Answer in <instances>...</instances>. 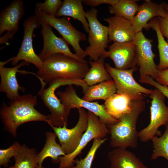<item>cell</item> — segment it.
Masks as SVG:
<instances>
[{
  "label": "cell",
  "mask_w": 168,
  "mask_h": 168,
  "mask_svg": "<svg viewBox=\"0 0 168 168\" xmlns=\"http://www.w3.org/2000/svg\"><path fill=\"white\" fill-rule=\"evenodd\" d=\"M37 104L36 96L26 94L11 100L9 105L3 102L0 110V116L5 129L14 137L21 125L28 122L39 121L48 123L47 115L40 113L35 107Z\"/></svg>",
  "instance_id": "cell-1"
},
{
  "label": "cell",
  "mask_w": 168,
  "mask_h": 168,
  "mask_svg": "<svg viewBox=\"0 0 168 168\" xmlns=\"http://www.w3.org/2000/svg\"><path fill=\"white\" fill-rule=\"evenodd\" d=\"M89 69L86 60L80 61L68 55L58 53L43 61L37 75L40 82L48 83L58 79L82 80Z\"/></svg>",
  "instance_id": "cell-2"
},
{
  "label": "cell",
  "mask_w": 168,
  "mask_h": 168,
  "mask_svg": "<svg viewBox=\"0 0 168 168\" xmlns=\"http://www.w3.org/2000/svg\"><path fill=\"white\" fill-rule=\"evenodd\" d=\"M131 110L124 114L114 123L108 126L110 134V145L115 148H136L138 146L139 132L137 122L140 114L144 111L143 100H132Z\"/></svg>",
  "instance_id": "cell-3"
},
{
  "label": "cell",
  "mask_w": 168,
  "mask_h": 168,
  "mask_svg": "<svg viewBox=\"0 0 168 168\" xmlns=\"http://www.w3.org/2000/svg\"><path fill=\"white\" fill-rule=\"evenodd\" d=\"M49 86L45 88L46 83L41 84V88L38 95L44 104L49 109L50 114L47 115L48 124L50 126H67L70 112L65 108L59 98L55 94L56 90L60 86L75 85L84 88L86 83L82 80H54L49 83Z\"/></svg>",
  "instance_id": "cell-4"
},
{
  "label": "cell",
  "mask_w": 168,
  "mask_h": 168,
  "mask_svg": "<svg viewBox=\"0 0 168 168\" xmlns=\"http://www.w3.org/2000/svg\"><path fill=\"white\" fill-rule=\"evenodd\" d=\"M98 11L94 7L86 12V16L89 26L88 40L89 45L85 49L90 61H95L99 58L105 59L109 57L108 51L110 42L108 27L100 22L98 20Z\"/></svg>",
  "instance_id": "cell-5"
},
{
  "label": "cell",
  "mask_w": 168,
  "mask_h": 168,
  "mask_svg": "<svg viewBox=\"0 0 168 168\" xmlns=\"http://www.w3.org/2000/svg\"><path fill=\"white\" fill-rule=\"evenodd\" d=\"M35 13L39 22L46 23L56 30L63 39L72 47L77 55L84 59L87 56L85 50L80 45V42L86 40V36L72 25L69 18L66 17L58 18L36 8Z\"/></svg>",
  "instance_id": "cell-6"
},
{
  "label": "cell",
  "mask_w": 168,
  "mask_h": 168,
  "mask_svg": "<svg viewBox=\"0 0 168 168\" xmlns=\"http://www.w3.org/2000/svg\"><path fill=\"white\" fill-rule=\"evenodd\" d=\"M105 68L114 81L117 93L126 95L132 100H143V94L150 96L153 90L145 88L138 83L133 76L136 66L127 70H119L105 63Z\"/></svg>",
  "instance_id": "cell-7"
},
{
  "label": "cell",
  "mask_w": 168,
  "mask_h": 168,
  "mask_svg": "<svg viewBox=\"0 0 168 168\" xmlns=\"http://www.w3.org/2000/svg\"><path fill=\"white\" fill-rule=\"evenodd\" d=\"M149 96L152 99L150 122L147 127L139 132L138 138L143 142L151 140L156 135L161 136L158 128L168 123V107L165 103V96L156 88Z\"/></svg>",
  "instance_id": "cell-8"
},
{
  "label": "cell",
  "mask_w": 168,
  "mask_h": 168,
  "mask_svg": "<svg viewBox=\"0 0 168 168\" xmlns=\"http://www.w3.org/2000/svg\"><path fill=\"white\" fill-rule=\"evenodd\" d=\"M88 126L83 134L80 143L75 150L71 153L59 158V168H68L73 166L75 158L79 155L88 142L97 138H104L109 133L107 125L99 117L87 111Z\"/></svg>",
  "instance_id": "cell-9"
},
{
  "label": "cell",
  "mask_w": 168,
  "mask_h": 168,
  "mask_svg": "<svg viewBox=\"0 0 168 168\" xmlns=\"http://www.w3.org/2000/svg\"><path fill=\"white\" fill-rule=\"evenodd\" d=\"M56 94L66 109L70 112L73 109H86L98 116L107 126L118 120L108 114L104 105H101L98 102L87 101L79 97L72 85H68L64 91H58Z\"/></svg>",
  "instance_id": "cell-10"
},
{
  "label": "cell",
  "mask_w": 168,
  "mask_h": 168,
  "mask_svg": "<svg viewBox=\"0 0 168 168\" xmlns=\"http://www.w3.org/2000/svg\"><path fill=\"white\" fill-rule=\"evenodd\" d=\"M77 109L78 120L73 128H68L66 126H50L58 138L60 145L66 154L72 153L77 148L88 126L87 112L82 108Z\"/></svg>",
  "instance_id": "cell-11"
},
{
  "label": "cell",
  "mask_w": 168,
  "mask_h": 168,
  "mask_svg": "<svg viewBox=\"0 0 168 168\" xmlns=\"http://www.w3.org/2000/svg\"><path fill=\"white\" fill-rule=\"evenodd\" d=\"M24 35L21 46L16 55L12 58L11 64L15 66L21 60L34 65L38 70L42 68L43 62L35 52L32 37L34 30L41 25L35 15L29 16L23 23Z\"/></svg>",
  "instance_id": "cell-12"
},
{
  "label": "cell",
  "mask_w": 168,
  "mask_h": 168,
  "mask_svg": "<svg viewBox=\"0 0 168 168\" xmlns=\"http://www.w3.org/2000/svg\"><path fill=\"white\" fill-rule=\"evenodd\" d=\"M152 39L146 38L142 31L136 33L134 40L136 47V64L139 67V79L150 76L156 80L158 70L155 63Z\"/></svg>",
  "instance_id": "cell-13"
},
{
  "label": "cell",
  "mask_w": 168,
  "mask_h": 168,
  "mask_svg": "<svg viewBox=\"0 0 168 168\" xmlns=\"http://www.w3.org/2000/svg\"><path fill=\"white\" fill-rule=\"evenodd\" d=\"M25 14L23 2L14 0L2 10L0 14V38L1 44H9L19 29V22Z\"/></svg>",
  "instance_id": "cell-14"
},
{
  "label": "cell",
  "mask_w": 168,
  "mask_h": 168,
  "mask_svg": "<svg viewBox=\"0 0 168 168\" xmlns=\"http://www.w3.org/2000/svg\"><path fill=\"white\" fill-rule=\"evenodd\" d=\"M39 23L42 26L41 33L43 37V46L38 56L43 62L58 53L68 55L80 61L85 60L72 53L67 42L63 39L57 37L50 25L44 22Z\"/></svg>",
  "instance_id": "cell-15"
},
{
  "label": "cell",
  "mask_w": 168,
  "mask_h": 168,
  "mask_svg": "<svg viewBox=\"0 0 168 168\" xmlns=\"http://www.w3.org/2000/svg\"><path fill=\"white\" fill-rule=\"evenodd\" d=\"M11 61L10 58L5 62H0V91L5 93L8 99L12 100L20 96L19 90L23 92L25 91V88L19 84L16 74L17 72L29 73L26 71H21L19 69L22 66H28L29 63L22 61L13 67H4L5 64Z\"/></svg>",
  "instance_id": "cell-16"
},
{
  "label": "cell",
  "mask_w": 168,
  "mask_h": 168,
  "mask_svg": "<svg viewBox=\"0 0 168 168\" xmlns=\"http://www.w3.org/2000/svg\"><path fill=\"white\" fill-rule=\"evenodd\" d=\"M109 57L114 63L115 68L127 70L136 66V47L134 41L114 42L109 47Z\"/></svg>",
  "instance_id": "cell-17"
},
{
  "label": "cell",
  "mask_w": 168,
  "mask_h": 168,
  "mask_svg": "<svg viewBox=\"0 0 168 168\" xmlns=\"http://www.w3.org/2000/svg\"><path fill=\"white\" fill-rule=\"evenodd\" d=\"M104 20L108 24L110 42L124 43L134 41L136 33L131 21L115 15L104 18Z\"/></svg>",
  "instance_id": "cell-18"
},
{
  "label": "cell",
  "mask_w": 168,
  "mask_h": 168,
  "mask_svg": "<svg viewBox=\"0 0 168 168\" xmlns=\"http://www.w3.org/2000/svg\"><path fill=\"white\" fill-rule=\"evenodd\" d=\"M166 12L160 4L150 0H145L140 6L136 14L131 21L133 27L137 33L143 29H149L148 23L155 17H162Z\"/></svg>",
  "instance_id": "cell-19"
},
{
  "label": "cell",
  "mask_w": 168,
  "mask_h": 168,
  "mask_svg": "<svg viewBox=\"0 0 168 168\" xmlns=\"http://www.w3.org/2000/svg\"><path fill=\"white\" fill-rule=\"evenodd\" d=\"M110 168H148L136 155L126 148H116L108 153Z\"/></svg>",
  "instance_id": "cell-20"
},
{
  "label": "cell",
  "mask_w": 168,
  "mask_h": 168,
  "mask_svg": "<svg viewBox=\"0 0 168 168\" xmlns=\"http://www.w3.org/2000/svg\"><path fill=\"white\" fill-rule=\"evenodd\" d=\"M132 100L126 95L116 93L106 100L104 105L108 114L118 120L131 110Z\"/></svg>",
  "instance_id": "cell-21"
},
{
  "label": "cell",
  "mask_w": 168,
  "mask_h": 168,
  "mask_svg": "<svg viewBox=\"0 0 168 168\" xmlns=\"http://www.w3.org/2000/svg\"><path fill=\"white\" fill-rule=\"evenodd\" d=\"M82 0H64L58 9L55 17H71L80 21L83 29L87 32L89 30V24L84 10Z\"/></svg>",
  "instance_id": "cell-22"
},
{
  "label": "cell",
  "mask_w": 168,
  "mask_h": 168,
  "mask_svg": "<svg viewBox=\"0 0 168 168\" xmlns=\"http://www.w3.org/2000/svg\"><path fill=\"white\" fill-rule=\"evenodd\" d=\"M46 142L40 152L38 154V165L42 166L44 159L48 157L52 158L54 163L59 162V157L65 156L66 154L60 144L56 141L57 136L54 132H46L45 133Z\"/></svg>",
  "instance_id": "cell-23"
},
{
  "label": "cell",
  "mask_w": 168,
  "mask_h": 168,
  "mask_svg": "<svg viewBox=\"0 0 168 168\" xmlns=\"http://www.w3.org/2000/svg\"><path fill=\"white\" fill-rule=\"evenodd\" d=\"M117 91L116 85L113 80L106 81L97 84L88 86L82 98L90 102L99 100L105 101L116 93Z\"/></svg>",
  "instance_id": "cell-24"
},
{
  "label": "cell",
  "mask_w": 168,
  "mask_h": 168,
  "mask_svg": "<svg viewBox=\"0 0 168 168\" xmlns=\"http://www.w3.org/2000/svg\"><path fill=\"white\" fill-rule=\"evenodd\" d=\"M88 63L91 67L83 79L88 86L112 80L105 68L104 59L100 58L95 61L90 60Z\"/></svg>",
  "instance_id": "cell-25"
},
{
  "label": "cell",
  "mask_w": 168,
  "mask_h": 168,
  "mask_svg": "<svg viewBox=\"0 0 168 168\" xmlns=\"http://www.w3.org/2000/svg\"><path fill=\"white\" fill-rule=\"evenodd\" d=\"M36 150L25 144L21 145L17 154L14 157V168H36L38 165Z\"/></svg>",
  "instance_id": "cell-26"
},
{
  "label": "cell",
  "mask_w": 168,
  "mask_h": 168,
  "mask_svg": "<svg viewBox=\"0 0 168 168\" xmlns=\"http://www.w3.org/2000/svg\"><path fill=\"white\" fill-rule=\"evenodd\" d=\"M149 29L152 28L156 32L158 40V48L159 62L157 65L158 70L168 68V43L165 40L161 32L158 18H154L148 23Z\"/></svg>",
  "instance_id": "cell-27"
},
{
  "label": "cell",
  "mask_w": 168,
  "mask_h": 168,
  "mask_svg": "<svg viewBox=\"0 0 168 168\" xmlns=\"http://www.w3.org/2000/svg\"><path fill=\"white\" fill-rule=\"evenodd\" d=\"M135 0H119L113 6L109 7L112 15L124 17L131 21L137 13L139 6Z\"/></svg>",
  "instance_id": "cell-28"
},
{
  "label": "cell",
  "mask_w": 168,
  "mask_h": 168,
  "mask_svg": "<svg viewBox=\"0 0 168 168\" xmlns=\"http://www.w3.org/2000/svg\"><path fill=\"white\" fill-rule=\"evenodd\" d=\"M165 126V131L162 136L159 137L155 136L151 140L153 148L152 160L161 156L168 160V123Z\"/></svg>",
  "instance_id": "cell-29"
},
{
  "label": "cell",
  "mask_w": 168,
  "mask_h": 168,
  "mask_svg": "<svg viewBox=\"0 0 168 168\" xmlns=\"http://www.w3.org/2000/svg\"><path fill=\"white\" fill-rule=\"evenodd\" d=\"M107 140V138H97L94 139L91 147L86 156L83 158L75 161L76 165L68 168H91L97 151Z\"/></svg>",
  "instance_id": "cell-30"
},
{
  "label": "cell",
  "mask_w": 168,
  "mask_h": 168,
  "mask_svg": "<svg viewBox=\"0 0 168 168\" xmlns=\"http://www.w3.org/2000/svg\"><path fill=\"white\" fill-rule=\"evenodd\" d=\"M21 145L17 142H15L8 148L0 149V165L7 167L10 162V159L18 153Z\"/></svg>",
  "instance_id": "cell-31"
},
{
  "label": "cell",
  "mask_w": 168,
  "mask_h": 168,
  "mask_svg": "<svg viewBox=\"0 0 168 168\" xmlns=\"http://www.w3.org/2000/svg\"><path fill=\"white\" fill-rule=\"evenodd\" d=\"M62 2L60 0H46L44 2H37L36 8L41 11L55 16Z\"/></svg>",
  "instance_id": "cell-32"
},
{
  "label": "cell",
  "mask_w": 168,
  "mask_h": 168,
  "mask_svg": "<svg viewBox=\"0 0 168 168\" xmlns=\"http://www.w3.org/2000/svg\"><path fill=\"white\" fill-rule=\"evenodd\" d=\"M140 82L154 86L165 96L168 99V87L162 85L156 81L150 76H147L139 79Z\"/></svg>",
  "instance_id": "cell-33"
},
{
  "label": "cell",
  "mask_w": 168,
  "mask_h": 168,
  "mask_svg": "<svg viewBox=\"0 0 168 168\" xmlns=\"http://www.w3.org/2000/svg\"><path fill=\"white\" fill-rule=\"evenodd\" d=\"M119 0H84L82 2L85 5L94 7L103 4H110L113 6L117 3Z\"/></svg>",
  "instance_id": "cell-34"
},
{
  "label": "cell",
  "mask_w": 168,
  "mask_h": 168,
  "mask_svg": "<svg viewBox=\"0 0 168 168\" xmlns=\"http://www.w3.org/2000/svg\"><path fill=\"white\" fill-rule=\"evenodd\" d=\"M155 80L158 83L168 87V68L158 70Z\"/></svg>",
  "instance_id": "cell-35"
},
{
  "label": "cell",
  "mask_w": 168,
  "mask_h": 168,
  "mask_svg": "<svg viewBox=\"0 0 168 168\" xmlns=\"http://www.w3.org/2000/svg\"><path fill=\"white\" fill-rule=\"evenodd\" d=\"M160 30L163 37L167 39L168 43V21L161 17H157Z\"/></svg>",
  "instance_id": "cell-36"
},
{
  "label": "cell",
  "mask_w": 168,
  "mask_h": 168,
  "mask_svg": "<svg viewBox=\"0 0 168 168\" xmlns=\"http://www.w3.org/2000/svg\"><path fill=\"white\" fill-rule=\"evenodd\" d=\"M160 4L166 12L168 13V3L164 2Z\"/></svg>",
  "instance_id": "cell-37"
},
{
  "label": "cell",
  "mask_w": 168,
  "mask_h": 168,
  "mask_svg": "<svg viewBox=\"0 0 168 168\" xmlns=\"http://www.w3.org/2000/svg\"><path fill=\"white\" fill-rule=\"evenodd\" d=\"M168 21V14L166 12V14L162 17Z\"/></svg>",
  "instance_id": "cell-38"
},
{
  "label": "cell",
  "mask_w": 168,
  "mask_h": 168,
  "mask_svg": "<svg viewBox=\"0 0 168 168\" xmlns=\"http://www.w3.org/2000/svg\"><path fill=\"white\" fill-rule=\"evenodd\" d=\"M36 168H43V167H42V166H39L38 165L37 167H36Z\"/></svg>",
  "instance_id": "cell-39"
},
{
  "label": "cell",
  "mask_w": 168,
  "mask_h": 168,
  "mask_svg": "<svg viewBox=\"0 0 168 168\" xmlns=\"http://www.w3.org/2000/svg\"><path fill=\"white\" fill-rule=\"evenodd\" d=\"M9 168H14L13 166H10Z\"/></svg>",
  "instance_id": "cell-40"
},
{
  "label": "cell",
  "mask_w": 168,
  "mask_h": 168,
  "mask_svg": "<svg viewBox=\"0 0 168 168\" xmlns=\"http://www.w3.org/2000/svg\"><path fill=\"white\" fill-rule=\"evenodd\" d=\"M166 13L168 14V13Z\"/></svg>",
  "instance_id": "cell-41"
}]
</instances>
